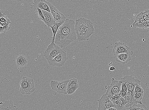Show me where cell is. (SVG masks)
I'll return each instance as SVG.
<instances>
[{
  "label": "cell",
  "instance_id": "11",
  "mask_svg": "<svg viewBox=\"0 0 149 110\" xmlns=\"http://www.w3.org/2000/svg\"><path fill=\"white\" fill-rule=\"evenodd\" d=\"M132 51L130 48L126 44L121 42L118 40L117 42L115 43L114 45L113 53V56H115L120 53H129Z\"/></svg>",
  "mask_w": 149,
  "mask_h": 110
},
{
  "label": "cell",
  "instance_id": "18",
  "mask_svg": "<svg viewBox=\"0 0 149 110\" xmlns=\"http://www.w3.org/2000/svg\"><path fill=\"white\" fill-rule=\"evenodd\" d=\"M145 21V20L143 17V12H141L137 15L133 24V26L134 28H136L138 26L141 24Z\"/></svg>",
  "mask_w": 149,
  "mask_h": 110
},
{
  "label": "cell",
  "instance_id": "26",
  "mask_svg": "<svg viewBox=\"0 0 149 110\" xmlns=\"http://www.w3.org/2000/svg\"><path fill=\"white\" fill-rule=\"evenodd\" d=\"M134 92V94L136 93H144L143 89L141 88V85H137L135 87Z\"/></svg>",
  "mask_w": 149,
  "mask_h": 110
},
{
  "label": "cell",
  "instance_id": "34",
  "mask_svg": "<svg viewBox=\"0 0 149 110\" xmlns=\"http://www.w3.org/2000/svg\"><path fill=\"white\" fill-rule=\"evenodd\" d=\"M116 68L113 66H111L109 68V70L111 71H113L115 70Z\"/></svg>",
  "mask_w": 149,
  "mask_h": 110
},
{
  "label": "cell",
  "instance_id": "32",
  "mask_svg": "<svg viewBox=\"0 0 149 110\" xmlns=\"http://www.w3.org/2000/svg\"><path fill=\"white\" fill-rule=\"evenodd\" d=\"M121 89L122 90H123L128 92V91L127 88L126 84L124 82H122V85H121Z\"/></svg>",
  "mask_w": 149,
  "mask_h": 110
},
{
  "label": "cell",
  "instance_id": "25",
  "mask_svg": "<svg viewBox=\"0 0 149 110\" xmlns=\"http://www.w3.org/2000/svg\"><path fill=\"white\" fill-rule=\"evenodd\" d=\"M0 22H5L10 24L11 22L10 20L8 18L7 15L3 14L1 12L0 15Z\"/></svg>",
  "mask_w": 149,
  "mask_h": 110
},
{
  "label": "cell",
  "instance_id": "10",
  "mask_svg": "<svg viewBox=\"0 0 149 110\" xmlns=\"http://www.w3.org/2000/svg\"><path fill=\"white\" fill-rule=\"evenodd\" d=\"M97 101L99 102L98 110H107L114 107V103L111 101L109 96L105 94L103 95Z\"/></svg>",
  "mask_w": 149,
  "mask_h": 110
},
{
  "label": "cell",
  "instance_id": "30",
  "mask_svg": "<svg viewBox=\"0 0 149 110\" xmlns=\"http://www.w3.org/2000/svg\"><path fill=\"white\" fill-rule=\"evenodd\" d=\"M134 95H133L130 92L128 91L127 94L124 98L127 102H129L131 101Z\"/></svg>",
  "mask_w": 149,
  "mask_h": 110
},
{
  "label": "cell",
  "instance_id": "29",
  "mask_svg": "<svg viewBox=\"0 0 149 110\" xmlns=\"http://www.w3.org/2000/svg\"><path fill=\"white\" fill-rule=\"evenodd\" d=\"M0 33H6L7 31L9 30L10 29V26L9 25L4 26H0Z\"/></svg>",
  "mask_w": 149,
  "mask_h": 110
},
{
  "label": "cell",
  "instance_id": "19",
  "mask_svg": "<svg viewBox=\"0 0 149 110\" xmlns=\"http://www.w3.org/2000/svg\"><path fill=\"white\" fill-rule=\"evenodd\" d=\"M64 23H58L56 22L51 27L53 33V37L51 41V43L55 44V37L59 28Z\"/></svg>",
  "mask_w": 149,
  "mask_h": 110
},
{
  "label": "cell",
  "instance_id": "22",
  "mask_svg": "<svg viewBox=\"0 0 149 110\" xmlns=\"http://www.w3.org/2000/svg\"><path fill=\"white\" fill-rule=\"evenodd\" d=\"M121 91L117 94L109 95V96L111 101L115 103L116 101L121 98Z\"/></svg>",
  "mask_w": 149,
  "mask_h": 110
},
{
  "label": "cell",
  "instance_id": "3",
  "mask_svg": "<svg viewBox=\"0 0 149 110\" xmlns=\"http://www.w3.org/2000/svg\"><path fill=\"white\" fill-rule=\"evenodd\" d=\"M20 91L23 95H30L35 91L33 79L24 77L20 82Z\"/></svg>",
  "mask_w": 149,
  "mask_h": 110
},
{
  "label": "cell",
  "instance_id": "1",
  "mask_svg": "<svg viewBox=\"0 0 149 110\" xmlns=\"http://www.w3.org/2000/svg\"><path fill=\"white\" fill-rule=\"evenodd\" d=\"M75 25V21L73 20L67 19L58 29L55 37V44L62 48L77 39Z\"/></svg>",
  "mask_w": 149,
  "mask_h": 110
},
{
  "label": "cell",
  "instance_id": "9",
  "mask_svg": "<svg viewBox=\"0 0 149 110\" xmlns=\"http://www.w3.org/2000/svg\"><path fill=\"white\" fill-rule=\"evenodd\" d=\"M47 4L49 7L51 13L53 17L55 22L58 23H64L67 19L63 14L59 11L49 2L47 1Z\"/></svg>",
  "mask_w": 149,
  "mask_h": 110
},
{
  "label": "cell",
  "instance_id": "31",
  "mask_svg": "<svg viewBox=\"0 0 149 110\" xmlns=\"http://www.w3.org/2000/svg\"><path fill=\"white\" fill-rule=\"evenodd\" d=\"M144 18L145 21H149V12L148 10H145L143 12Z\"/></svg>",
  "mask_w": 149,
  "mask_h": 110
},
{
  "label": "cell",
  "instance_id": "13",
  "mask_svg": "<svg viewBox=\"0 0 149 110\" xmlns=\"http://www.w3.org/2000/svg\"><path fill=\"white\" fill-rule=\"evenodd\" d=\"M133 54V51L129 53H122L114 56L116 61L123 64L128 63L132 60L131 55Z\"/></svg>",
  "mask_w": 149,
  "mask_h": 110
},
{
  "label": "cell",
  "instance_id": "12",
  "mask_svg": "<svg viewBox=\"0 0 149 110\" xmlns=\"http://www.w3.org/2000/svg\"><path fill=\"white\" fill-rule=\"evenodd\" d=\"M47 1L46 0H34L31 8L33 9L34 11L39 8L41 10L51 12L49 7L47 4Z\"/></svg>",
  "mask_w": 149,
  "mask_h": 110
},
{
  "label": "cell",
  "instance_id": "17",
  "mask_svg": "<svg viewBox=\"0 0 149 110\" xmlns=\"http://www.w3.org/2000/svg\"><path fill=\"white\" fill-rule=\"evenodd\" d=\"M16 63L17 66L23 67L26 66L28 61L25 56L20 55L16 57Z\"/></svg>",
  "mask_w": 149,
  "mask_h": 110
},
{
  "label": "cell",
  "instance_id": "4",
  "mask_svg": "<svg viewBox=\"0 0 149 110\" xmlns=\"http://www.w3.org/2000/svg\"><path fill=\"white\" fill-rule=\"evenodd\" d=\"M64 50L56 44L51 43L45 51L44 56L47 61H49L53 59Z\"/></svg>",
  "mask_w": 149,
  "mask_h": 110
},
{
  "label": "cell",
  "instance_id": "35",
  "mask_svg": "<svg viewBox=\"0 0 149 110\" xmlns=\"http://www.w3.org/2000/svg\"><path fill=\"white\" fill-rule=\"evenodd\" d=\"M107 110H117V109L115 108L112 107V108H110V109H107Z\"/></svg>",
  "mask_w": 149,
  "mask_h": 110
},
{
  "label": "cell",
  "instance_id": "15",
  "mask_svg": "<svg viewBox=\"0 0 149 110\" xmlns=\"http://www.w3.org/2000/svg\"><path fill=\"white\" fill-rule=\"evenodd\" d=\"M1 110H17L16 106L13 105V102L11 100H8L4 103L2 102L0 103Z\"/></svg>",
  "mask_w": 149,
  "mask_h": 110
},
{
  "label": "cell",
  "instance_id": "28",
  "mask_svg": "<svg viewBox=\"0 0 149 110\" xmlns=\"http://www.w3.org/2000/svg\"><path fill=\"white\" fill-rule=\"evenodd\" d=\"M79 87H77L74 88H67V94L71 95L73 94L74 93L75 91L77 90Z\"/></svg>",
  "mask_w": 149,
  "mask_h": 110
},
{
  "label": "cell",
  "instance_id": "37",
  "mask_svg": "<svg viewBox=\"0 0 149 110\" xmlns=\"http://www.w3.org/2000/svg\"><path fill=\"white\" fill-rule=\"evenodd\" d=\"M148 11H149V10H148Z\"/></svg>",
  "mask_w": 149,
  "mask_h": 110
},
{
  "label": "cell",
  "instance_id": "20",
  "mask_svg": "<svg viewBox=\"0 0 149 110\" xmlns=\"http://www.w3.org/2000/svg\"><path fill=\"white\" fill-rule=\"evenodd\" d=\"M130 110H149L143 104H137L133 105L129 109Z\"/></svg>",
  "mask_w": 149,
  "mask_h": 110
},
{
  "label": "cell",
  "instance_id": "23",
  "mask_svg": "<svg viewBox=\"0 0 149 110\" xmlns=\"http://www.w3.org/2000/svg\"><path fill=\"white\" fill-rule=\"evenodd\" d=\"M34 11L35 12L36 14L39 16L40 19L42 20L45 24H46V22L45 20L43 13L42 10L38 8Z\"/></svg>",
  "mask_w": 149,
  "mask_h": 110
},
{
  "label": "cell",
  "instance_id": "2",
  "mask_svg": "<svg viewBox=\"0 0 149 110\" xmlns=\"http://www.w3.org/2000/svg\"><path fill=\"white\" fill-rule=\"evenodd\" d=\"M75 30L79 41H88L94 33L95 28L91 20L79 18L75 21Z\"/></svg>",
  "mask_w": 149,
  "mask_h": 110
},
{
  "label": "cell",
  "instance_id": "21",
  "mask_svg": "<svg viewBox=\"0 0 149 110\" xmlns=\"http://www.w3.org/2000/svg\"><path fill=\"white\" fill-rule=\"evenodd\" d=\"M77 87H79V85L77 79L72 78L69 80L67 88H74Z\"/></svg>",
  "mask_w": 149,
  "mask_h": 110
},
{
  "label": "cell",
  "instance_id": "8",
  "mask_svg": "<svg viewBox=\"0 0 149 110\" xmlns=\"http://www.w3.org/2000/svg\"><path fill=\"white\" fill-rule=\"evenodd\" d=\"M111 81V83L109 86H105L107 90L105 94L108 96L118 94L122 91V82L116 80L113 78L112 79Z\"/></svg>",
  "mask_w": 149,
  "mask_h": 110
},
{
  "label": "cell",
  "instance_id": "7",
  "mask_svg": "<svg viewBox=\"0 0 149 110\" xmlns=\"http://www.w3.org/2000/svg\"><path fill=\"white\" fill-rule=\"evenodd\" d=\"M68 59L66 51L64 50L63 52L59 54L53 59L48 61L47 62L51 66L61 67L64 66L65 62Z\"/></svg>",
  "mask_w": 149,
  "mask_h": 110
},
{
  "label": "cell",
  "instance_id": "36",
  "mask_svg": "<svg viewBox=\"0 0 149 110\" xmlns=\"http://www.w3.org/2000/svg\"><path fill=\"white\" fill-rule=\"evenodd\" d=\"M129 110V109H128V110Z\"/></svg>",
  "mask_w": 149,
  "mask_h": 110
},
{
  "label": "cell",
  "instance_id": "16",
  "mask_svg": "<svg viewBox=\"0 0 149 110\" xmlns=\"http://www.w3.org/2000/svg\"><path fill=\"white\" fill-rule=\"evenodd\" d=\"M127 102L124 98L121 97L114 103V108L117 110H124V106L127 104Z\"/></svg>",
  "mask_w": 149,
  "mask_h": 110
},
{
  "label": "cell",
  "instance_id": "24",
  "mask_svg": "<svg viewBox=\"0 0 149 110\" xmlns=\"http://www.w3.org/2000/svg\"><path fill=\"white\" fill-rule=\"evenodd\" d=\"M144 93H136L134 96V98L138 101L139 104H142L141 100L143 99Z\"/></svg>",
  "mask_w": 149,
  "mask_h": 110
},
{
  "label": "cell",
  "instance_id": "6",
  "mask_svg": "<svg viewBox=\"0 0 149 110\" xmlns=\"http://www.w3.org/2000/svg\"><path fill=\"white\" fill-rule=\"evenodd\" d=\"M69 80L61 81H51V87L53 90L60 94H67V87Z\"/></svg>",
  "mask_w": 149,
  "mask_h": 110
},
{
  "label": "cell",
  "instance_id": "27",
  "mask_svg": "<svg viewBox=\"0 0 149 110\" xmlns=\"http://www.w3.org/2000/svg\"><path fill=\"white\" fill-rule=\"evenodd\" d=\"M136 27L143 29L149 28V21H145L143 23L138 26Z\"/></svg>",
  "mask_w": 149,
  "mask_h": 110
},
{
  "label": "cell",
  "instance_id": "33",
  "mask_svg": "<svg viewBox=\"0 0 149 110\" xmlns=\"http://www.w3.org/2000/svg\"><path fill=\"white\" fill-rule=\"evenodd\" d=\"M127 92L126 91L122 90V91H121V97L124 98L127 94Z\"/></svg>",
  "mask_w": 149,
  "mask_h": 110
},
{
  "label": "cell",
  "instance_id": "5",
  "mask_svg": "<svg viewBox=\"0 0 149 110\" xmlns=\"http://www.w3.org/2000/svg\"><path fill=\"white\" fill-rule=\"evenodd\" d=\"M120 81L124 82L127 88L128 91L134 95V88L137 85H141V81L137 79H135L132 75H126L121 78Z\"/></svg>",
  "mask_w": 149,
  "mask_h": 110
},
{
  "label": "cell",
  "instance_id": "14",
  "mask_svg": "<svg viewBox=\"0 0 149 110\" xmlns=\"http://www.w3.org/2000/svg\"><path fill=\"white\" fill-rule=\"evenodd\" d=\"M43 13L45 20L46 22V25L48 27H50L56 23L51 13L47 11L42 10Z\"/></svg>",
  "mask_w": 149,
  "mask_h": 110
}]
</instances>
